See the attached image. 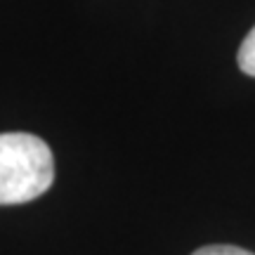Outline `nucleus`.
Listing matches in <instances>:
<instances>
[{"label":"nucleus","mask_w":255,"mask_h":255,"mask_svg":"<svg viewBox=\"0 0 255 255\" xmlns=\"http://www.w3.org/2000/svg\"><path fill=\"white\" fill-rule=\"evenodd\" d=\"M55 180L47 142L31 132L0 135V206H17L43 196Z\"/></svg>","instance_id":"f257e3e1"},{"label":"nucleus","mask_w":255,"mask_h":255,"mask_svg":"<svg viewBox=\"0 0 255 255\" xmlns=\"http://www.w3.org/2000/svg\"><path fill=\"white\" fill-rule=\"evenodd\" d=\"M239 69L255 78V26L251 28V33L244 38V43L239 47Z\"/></svg>","instance_id":"f03ea898"},{"label":"nucleus","mask_w":255,"mask_h":255,"mask_svg":"<svg viewBox=\"0 0 255 255\" xmlns=\"http://www.w3.org/2000/svg\"><path fill=\"white\" fill-rule=\"evenodd\" d=\"M191 255H255L251 251H244L239 246H227V244H213V246H203L194 251Z\"/></svg>","instance_id":"7ed1b4c3"}]
</instances>
